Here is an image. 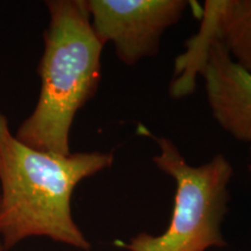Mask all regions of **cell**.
<instances>
[{
    "mask_svg": "<svg viewBox=\"0 0 251 251\" xmlns=\"http://www.w3.org/2000/svg\"><path fill=\"white\" fill-rule=\"evenodd\" d=\"M187 0H86L91 25L103 46L135 65L158 54L164 31L180 20Z\"/></svg>",
    "mask_w": 251,
    "mask_h": 251,
    "instance_id": "cell-4",
    "label": "cell"
},
{
    "mask_svg": "<svg viewBox=\"0 0 251 251\" xmlns=\"http://www.w3.org/2000/svg\"><path fill=\"white\" fill-rule=\"evenodd\" d=\"M200 30L251 74V0H207Z\"/></svg>",
    "mask_w": 251,
    "mask_h": 251,
    "instance_id": "cell-6",
    "label": "cell"
},
{
    "mask_svg": "<svg viewBox=\"0 0 251 251\" xmlns=\"http://www.w3.org/2000/svg\"><path fill=\"white\" fill-rule=\"evenodd\" d=\"M0 251H5V250H4V247H2V243H1V240H0Z\"/></svg>",
    "mask_w": 251,
    "mask_h": 251,
    "instance_id": "cell-8",
    "label": "cell"
},
{
    "mask_svg": "<svg viewBox=\"0 0 251 251\" xmlns=\"http://www.w3.org/2000/svg\"><path fill=\"white\" fill-rule=\"evenodd\" d=\"M249 164H248V171H249V175H250V178H251V146H250V150H249Z\"/></svg>",
    "mask_w": 251,
    "mask_h": 251,
    "instance_id": "cell-7",
    "label": "cell"
},
{
    "mask_svg": "<svg viewBox=\"0 0 251 251\" xmlns=\"http://www.w3.org/2000/svg\"><path fill=\"white\" fill-rule=\"evenodd\" d=\"M199 74L207 101L222 129L251 146V74L236 64L219 40H211Z\"/></svg>",
    "mask_w": 251,
    "mask_h": 251,
    "instance_id": "cell-5",
    "label": "cell"
},
{
    "mask_svg": "<svg viewBox=\"0 0 251 251\" xmlns=\"http://www.w3.org/2000/svg\"><path fill=\"white\" fill-rule=\"evenodd\" d=\"M112 151H41L19 141L0 111V240L9 250L46 237L81 251L92 249L71 211L81 180L111 168Z\"/></svg>",
    "mask_w": 251,
    "mask_h": 251,
    "instance_id": "cell-1",
    "label": "cell"
},
{
    "mask_svg": "<svg viewBox=\"0 0 251 251\" xmlns=\"http://www.w3.org/2000/svg\"><path fill=\"white\" fill-rule=\"evenodd\" d=\"M46 5L49 25L37 68L39 99L14 135L34 149L69 155L75 118L99 87L105 46L91 25L86 0H49Z\"/></svg>",
    "mask_w": 251,
    "mask_h": 251,
    "instance_id": "cell-2",
    "label": "cell"
},
{
    "mask_svg": "<svg viewBox=\"0 0 251 251\" xmlns=\"http://www.w3.org/2000/svg\"><path fill=\"white\" fill-rule=\"evenodd\" d=\"M139 130L156 141L159 151L152 161L174 178V212L162 234L140 233L119 246L128 251H207L227 247L221 226L228 212V186L234 175L229 159L216 153L209 162L193 166L171 140L155 136L144 126H139Z\"/></svg>",
    "mask_w": 251,
    "mask_h": 251,
    "instance_id": "cell-3",
    "label": "cell"
}]
</instances>
